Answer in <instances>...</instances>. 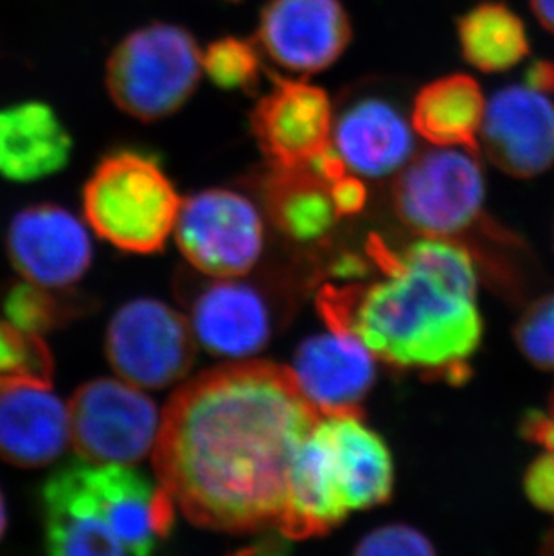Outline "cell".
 I'll list each match as a JSON object with an SVG mask.
<instances>
[{"instance_id":"6da1fadb","label":"cell","mask_w":554,"mask_h":556,"mask_svg":"<svg viewBox=\"0 0 554 556\" xmlns=\"http://www.w3.org/2000/svg\"><path fill=\"white\" fill-rule=\"evenodd\" d=\"M320 418L292 369L245 361L202 372L173 394L159 426L161 489L200 528H277L293 459Z\"/></svg>"},{"instance_id":"7a4b0ae2","label":"cell","mask_w":554,"mask_h":556,"mask_svg":"<svg viewBox=\"0 0 554 556\" xmlns=\"http://www.w3.org/2000/svg\"><path fill=\"white\" fill-rule=\"evenodd\" d=\"M372 256L382 281L320 298L330 328L355 331L392 366L463 382L482 339L470 252L444 238H425L400 254L373 242Z\"/></svg>"},{"instance_id":"3957f363","label":"cell","mask_w":554,"mask_h":556,"mask_svg":"<svg viewBox=\"0 0 554 556\" xmlns=\"http://www.w3.org/2000/svg\"><path fill=\"white\" fill-rule=\"evenodd\" d=\"M158 490L128 465H71L42 490L51 555H148L158 546Z\"/></svg>"},{"instance_id":"277c9868","label":"cell","mask_w":554,"mask_h":556,"mask_svg":"<svg viewBox=\"0 0 554 556\" xmlns=\"http://www.w3.org/2000/svg\"><path fill=\"white\" fill-rule=\"evenodd\" d=\"M180 204L158 161L139 152L103 159L84 191L90 227L115 248L137 254L163 249Z\"/></svg>"},{"instance_id":"5b68a950","label":"cell","mask_w":554,"mask_h":556,"mask_svg":"<svg viewBox=\"0 0 554 556\" xmlns=\"http://www.w3.org/2000/svg\"><path fill=\"white\" fill-rule=\"evenodd\" d=\"M202 74V54L191 33L152 24L131 33L106 65V89L121 111L139 122H159L182 109Z\"/></svg>"},{"instance_id":"8992f818","label":"cell","mask_w":554,"mask_h":556,"mask_svg":"<svg viewBox=\"0 0 554 556\" xmlns=\"http://www.w3.org/2000/svg\"><path fill=\"white\" fill-rule=\"evenodd\" d=\"M482 202L484 174L465 148L425 150L403 166L392 188L400 220L425 238L459 237L479 220Z\"/></svg>"},{"instance_id":"52a82bcc","label":"cell","mask_w":554,"mask_h":556,"mask_svg":"<svg viewBox=\"0 0 554 556\" xmlns=\"http://www.w3.org/2000/svg\"><path fill=\"white\" fill-rule=\"evenodd\" d=\"M71 440L79 456L98 465H134L153 451L158 407L137 386L98 378L68 404Z\"/></svg>"},{"instance_id":"ba28073f","label":"cell","mask_w":554,"mask_h":556,"mask_svg":"<svg viewBox=\"0 0 554 556\" xmlns=\"http://www.w3.org/2000/svg\"><path fill=\"white\" fill-rule=\"evenodd\" d=\"M184 315L155 300L131 301L114 315L106 331V355L125 382L166 388L188 375L197 346Z\"/></svg>"},{"instance_id":"9c48e42d","label":"cell","mask_w":554,"mask_h":556,"mask_svg":"<svg viewBox=\"0 0 554 556\" xmlns=\"http://www.w3.org/2000/svg\"><path fill=\"white\" fill-rule=\"evenodd\" d=\"M175 232L188 262L213 278L243 276L262 254L260 213L245 197L225 189H210L184 200Z\"/></svg>"},{"instance_id":"30bf717a","label":"cell","mask_w":554,"mask_h":556,"mask_svg":"<svg viewBox=\"0 0 554 556\" xmlns=\"http://www.w3.org/2000/svg\"><path fill=\"white\" fill-rule=\"evenodd\" d=\"M256 38L268 59L285 71L320 73L350 46V16L340 0H268Z\"/></svg>"},{"instance_id":"8fae6325","label":"cell","mask_w":554,"mask_h":556,"mask_svg":"<svg viewBox=\"0 0 554 556\" xmlns=\"http://www.w3.org/2000/svg\"><path fill=\"white\" fill-rule=\"evenodd\" d=\"M333 141L345 166L367 179L396 174L413 157V131L402 109L392 96L367 87L342 96Z\"/></svg>"},{"instance_id":"7c38bea8","label":"cell","mask_w":554,"mask_h":556,"mask_svg":"<svg viewBox=\"0 0 554 556\" xmlns=\"http://www.w3.org/2000/svg\"><path fill=\"white\" fill-rule=\"evenodd\" d=\"M484 152L499 169L531 179L554 164V103L542 90L513 85L499 90L484 109Z\"/></svg>"},{"instance_id":"4fadbf2b","label":"cell","mask_w":554,"mask_h":556,"mask_svg":"<svg viewBox=\"0 0 554 556\" xmlns=\"http://www.w3.org/2000/svg\"><path fill=\"white\" fill-rule=\"evenodd\" d=\"M8 254L29 283L63 289L89 268L92 243L76 216L58 205H33L11 222Z\"/></svg>"},{"instance_id":"5bb4252c","label":"cell","mask_w":554,"mask_h":556,"mask_svg":"<svg viewBox=\"0 0 554 556\" xmlns=\"http://www.w3.org/2000/svg\"><path fill=\"white\" fill-rule=\"evenodd\" d=\"M251 128L274 166H306L330 147V98L314 85L277 79L254 106Z\"/></svg>"},{"instance_id":"9a60e30c","label":"cell","mask_w":554,"mask_h":556,"mask_svg":"<svg viewBox=\"0 0 554 556\" xmlns=\"http://www.w3.org/2000/svg\"><path fill=\"white\" fill-rule=\"evenodd\" d=\"M292 371L323 416L361 418L362 399L375 380L372 350L355 331L342 328L303 342Z\"/></svg>"},{"instance_id":"2e32d148","label":"cell","mask_w":554,"mask_h":556,"mask_svg":"<svg viewBox=\"0 0 554 556\" xmlns=\"http://www.w3.org/2000/svg\"><path fill=\"white\" fill-rule=\"evenodd\" d=\"M348 511L330 432L323 416L295 454L287 503L277 528L293 541L325 535Z\"/></svg>"},{"instance_id":"e0dca14e","label":"cell","mask_w":554,"mask_h":556,"mask_svg":"<svg viewBox=\"0 0 554 556\" xmlns=\"http://www.w3.org/2000/svg\"><path fill=\"white\" fill-rule=\"evenodd\" d=\"M71 440L68 407L38 383L0 386V457L21 468L53 463Z\"/></svg>"},{"instance_id":"ac0fdd59","label":"cell","mask_w":554,"mask_h":556,"mask_svg":"<svg viewBox=\"0 0 554 556\" xmlns=\"http://www.w3.org/2000/svg\"><path fill=\"white\" fill-rule=\"evenodd\" d=\"M191 328L211 353L247 357L267 344L270 317L256 290L224 279L205 287L194 300Z\"/></svg>"},{"instance_id":"d6986e66","label":"cell","mask_w":554,"mask_h":556,"mask_svg":"<svg viewBox=\"0 0 554 556\" xmlns=\"http://www.w3.org/2000/svg\"><path fill=\"white\" fill-rule=\"evenodd\" d=\"M73 141L43 103H24L0 112V174L32 182L65 168Z\"/></svg>"},{"instance_id":"ffe728a7","label":"cell","mask_w":554,"mask_h":556,"mask_svg":"<svg viewBox=\"0 0 554 556\" xmlns=\"http://www.w3.org/2000/svg\"><path fill=\"white\" fill-rule=\"evenodd\" d=\"M340 484L350 509H366L391 495V454L383 441L358 416H325Z\"/></svg>"},{"instance_id":"44dd1931","label":"cell","mask_w":554,"mask_h":556,"mask_svg":"<svg viewBox=\"0 0 554 556\" xmlns=\"http://www.w3.org/2000/svg\"><path fill=\"white\" fill-rule=\"evenodd\" d=\"M484 98L476 79L452 74L425 85L413 106L414 130L436 147L479 150Z\"/></svg>"},{"instance_id":"7402d4cb","label":"cell","mask_w":554,"mask_h":556,"mask_svg":"<svg viewBox=\"0 0 554 556\" xmlns=\"http://www.w3.org/2000/svg\"><path fill=\"white\" fill-rule=\"evenodd\" d=\"M265 194L277 227L298 242L325 238L340 216L330 185L310 166H274V174L265 182Z\"/></svg>"},{"instance_id":"603a6c76","label":"cell","mask_w":554,"mask_h":556,"mask_svg":"<svg viewBox=\"0 0 554 556\" xmlns=\"http://www.w3.org/2000/svg\"><path fill=\"white\" fill-rule=\"evenodd\" d=\"M457 35L466 62L484 73L515 67L529 53L524 22L501 2H484L465 13Z\"/></svg>"},{"instance_id":"cb8c5ba5","label":"cell","mask_w":554,"mask_h":556,"mask_svg":"<svg viewBox=\"0 0 554 556\" xmlns=\"http://www.w3.org/2000/svg\"><path fill=\"white\" fill-rule=\"evenodd\" d=\"M53 372V355L42 336L0 320V386H51Z\"/></svg>"},{"instance_id":"d4e9b609","label":"cell","mask_w":554,"mask_h":556,"mask_svg":"<svg viewBox=\"0 0 554 556\" xmlns=\"http://www.w3.org/2000/svg\"><path fill=\"white\" fill-rule=\"evenodd\" d=\"M56 290L29 281L11 287L2 300L5 320L38 336L65 325L76 315L78 306Z\"/></svg>"},{"instance_id":"484cf974","label":"cell","mask_w":554,"mask_h":556,"mask_svg":"<svg viewBox=\"0 0 554 556\" xmlns=\"http://www.w3.org/2000/svg\"><path fill=\"white\" fill-rule=\"evenodd\" d=\"M202 67L216 87L252 92L260 84L262 59L251 42L227 37L211 43L202 56Z\"/></svg>"},{"instance_id":"4316f807","label":"cell","mask_w":554,"mask_h":556,"mask_svg":"<svg viewBox=\"0 0 554 556\" xmlns=\"http://www.w3.org/2000/svg\"><path fill=\"white\" fill-rule=\"evenodd\" d=\"M515 341L524 357L540 369H554V294L529 306L517 326Z\"/></svg>"},{"instance_id":"83f0119b","label":"cell","mask_w":554,"mask_h":556,"mask_svg":"<svg viewBox=\"0 0 554 556\" xmlns=\"http://www.w3.org/2000/svg\"><path fill=\"white\" fill-rule=\"evenodd\" d=\"M355 553L362 556H425L435 555V547L421 531L411 526L392 525L364 536Z\"/></svg>"},{"instance_id":"f1b7e54d","label":"cell","mask_w":554,"mask_h":556,"mask_svg":"<svg viewBox=\"0 0 554 556\" xmlns=\"http://www.w3.org/2000/svg\"><path fill=\"white\" fill-rule=\"evenodd\" d=\"M524 489L537 508L554 514V454L545 451L524 478Z\"/></svg>"},{"instance_id":"f546056e","label":"cell","mask_w":554,"mask_h":556,"mask_svg":"<svg viewBox=\"0 0 554 556\" xmlns=\"http://www.w3.org/2000/svg\"><path fill=\"white\" fill-rule=\"evenodd\" d=\"M330 193L340 216L355 215L366 204V186L348 174L331 182Z\"/></svg>"},{"instance_id":"4dcf8cb0","label":"cell","mask_w":554,"mask_h":556,"mask_svg":"<svg viewBox=\"0 0 554 556\" xmlns=\"http://www.w3.org/2000/svg\"><path fill=\"white\" fill-rule=\"evenodd\" d=\"M520 432L524 438L533 441L537 445L544 446V451L554 454V418L542 413V410H531L524 416Z\"/></svg>"},{"instance_id":"1f68e13d","label":"cell","mask_w":554,"mask_h":556,"mask_svg":"<svg viewBox=\"0 0 554 556\" xmlns=\"http://www.w3.org/2000/svg\"><path fill=\"white\" fill-rule=\"evenodd\" d=\"M529 87L542 90V92H554V65L550 62L534 63L526 76Z\"/></svg>"},{"instance_id":"d6a6232c","label":"cell","mask_w":554,"mask_h":556,"mask_svg":"<svg viewBox=\"0 0 554 556\" xmlns=\"http://www.w3.org/2000/svg\"><path fill=\"white\" fill-rule=\"evenodd\" d=\"M531 8L540 24L554 33V0H531Z\"/></svg>"},{"instance_id":"836d02e7","label":"cell","mask_w":554,"mask_h":556,"mask_svg":"<svg viewBox=\"0 0 554 556\" xmlns=\"http://www.w3.org/2000/svg\"><path fill=\"white\" fill-rule=\"evenodd\" d=\"M5 530V508H4V497L0 494V536L4 533Z\"/></svg>"},{"instance_id":"e575fe53","label":"cell","mask_w":554,"mask_h":556,"mask_svg":"<svg viewBox=\"0 0 554 556\" xmlns=\"http://www.w3.org/2000/svg\"><path fill=\"white\" fill-rule=\"evenodd\" d=\"M547 415L554 418V388L553 391H551L550 410H547Z\"/></svg>"},{"instance_id":"d590c367","label":"cell","mask_w":554,"mask_h":556,"mask_svg":"<svg viewBox=\"0 0 554 556\" xmlns=\"http://www.w3.org/2000/svg\"><path fill=\"white\" fill-rule=\"evenodd\" d=\"M229 2H238V0H229Z\"/></svg>"}]
</instances>
